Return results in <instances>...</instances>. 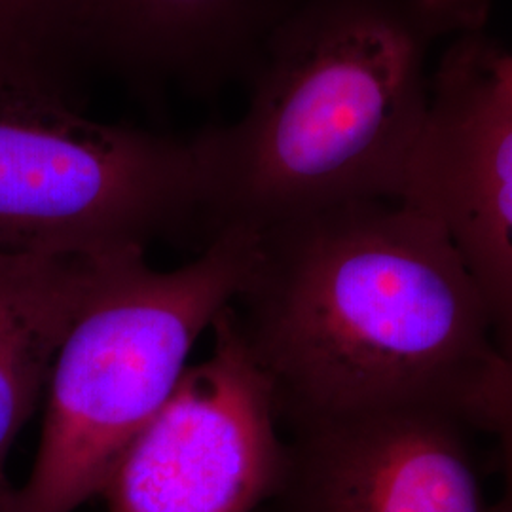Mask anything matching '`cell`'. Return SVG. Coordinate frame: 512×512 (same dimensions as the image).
<instances>
[{
    "label": "cell",
    "mask_w": 512,
    "mask_h": 512,
    "mask_svg": "<svg viewBox=\"0 0 512 512\" xmlns=\"http://www.w3.org/2000/svg\"><path fill=\"white\" fill-rule=\"evenodd\" d=\"M230 310L287 433L395 408L488 431L509 363L452 239L408 203H342L256 232Z\"/></svg>",
    "instance_id": "cell-1"
},
{
    "label": "cell",
    "mask_w": 512,
    "mask_h": 512,
    "mask_svg": "<svg viewBox=\"0 0 512 512\" xmlns=\"http://www.w3.org/2000/svg\"><path fill=\"white\" fill-rule=\"evenodd\" d=\"M488 0H298L241 118L194 137L205 243L361 200H401L431 109L429 59Z\"/></svg>",
    "instance_id": "cell-2"
},
{
    "label": "cell",
    "mask_w": 512,
    "mask_h": 512,
    "mask_svg": "<svg viewBox=\"0 0 512 512\" xmlns=\"http://www.w3.org/2000/svg\"><path fill=\"white\" fill-rule=\"evenodd\" d=\"M256 232L232 228L177 270L124 258L65 336L42 437L10 512H74L101 495L129 442L164 406L203 332L236 298Z\"/></svg>",
    "instance_id": "cell-3"
},
{
    "label": "cell",
    "mask_w": 512,
    "mask_h": 512,
    "mask_svg": "<svg viewBox=\"0 0 512 512\" xmlns=\"http://www.w3.org/2000/svg\"><path fill=\"white\" fill-rule=\"evenodd\" d=\"M203 211L194 137L103 124L63 84L0 73V253H145L203 232Z\"/></svg>",
    "instance_id": "cell-4"
},
{
    "label": "cell",
    "mask_w": 512,
    "mask_h": 512,
    "mask_svg": "<svg viewBox=\"0 0 512 512\" xmlns=\"http://www.w3.org/2000/svg\"><path fill=\"white\" fill-rule=\"evenodd\" d=\"M211 355L184 370L103 486L107 512H258L281 486L287 440L230 306Z\"/></svg>",
    "instance_id": "cell-5"
},
{
    "label": "cell",
    "mask_w": 512,
    "mask_h": 512,
    "mask_svg": "<svg viewBox=\"0 0 512 512\" xmlns=\"http://www.w3.org/2000/svg\"><path fill=\"white\" fill-rule=\"evenodd\" d=\"M480 33L461 35L440 55L401 202L452 239L512 363V101L490 76Z\"/></svg>",
    "instance_id": "cell-6"
},
{
    "label": "cell",
    "mask_w": 512,
    "mask_h": 512,
    "mask_svg": "<svg viewBox=\"0 0 512 512\" xmlns=\"http://www.w3.org/2000/svg\"><path fill=\"white\" fill-rule=\"evenodd\" d=\"M471 429L435 408L298 429L281 486L258 512H497L476 471Z\"/></svg>",
    "instance_id": "cell-7"
},
{
    "label": "cell",
    "mask_w": 512,
    "mask_h": 512,
    "mask_svg": "<svg viewBox=\"0 0 512 512\" xmlns=\"http://www.w3.org/2000/svg\"><path fill=\"white\" fill-rule=\"evenodd\" d=\"M298 0H63L82 71L105 69L139 97L175 86L211 97L253 78Z\"/></svg>",
    "instance_id": "cell-8"
},
{
    "label": "cell",
    "mask_w": 512,
    "mask_h": 512,
    "mask_svg": "<svg viewBox=\"0 0 512 512\" xmlns=\"http://www.w3.org/2000/svg\"><path fill=\"white\" fill-rule=\"evenodd\" d=\"M131 255L33 256L0 253V512L16 488L6 475L14 440L37 410L59 348L76 317Z\"/></svg>",
    "instance_id": "cell-9"
},
{
    "label": "cell",
    "mask_w": 512,
    "mask_h": 512,
    "mask_svg": "<svg viewBox=\"0 0 512 512\" xmlns=\"http://www.w3.org/2000/svg\"><path fill=\"white\" fill-rule=\"evenodd\" d=\"M0 73L35 74L80 92L63 0H0Z\"/></svg>",
    "instance_id": "cell-10"
},
{
    "label": "cell",
    "mask_w": 512,
    "mask_h": 512,
    "mask_svg": "<svg viewBox=\"0 0 512 512\" xmlns=\"http://www.w3.org/2000/svg\"><path fill=\"white\" fill-rule=\"evenodd\" d=\"M488 433L495 435L499 442L503 465V492L495 503V511L512 512V363L507 366V376L495 401Z\"/></svg>",
    "instance_id": "cell-11"
},
{
    "label": "cell",
    "mask_w": 512,
    "mask_h": 512,
    "mask_svg": "<svg viewBox=\"0 0 512 512\" xmlns=\"http://www.w3.org/2000/svg\"><path fill=\"white\" fill-rule=\"evenodd\" d=\"M484 59L490 76L494 78L495 86L512 101V54H505L486 42Z\"/></svg>",
    "instance_id": "cell-12"
}]
</instances>
